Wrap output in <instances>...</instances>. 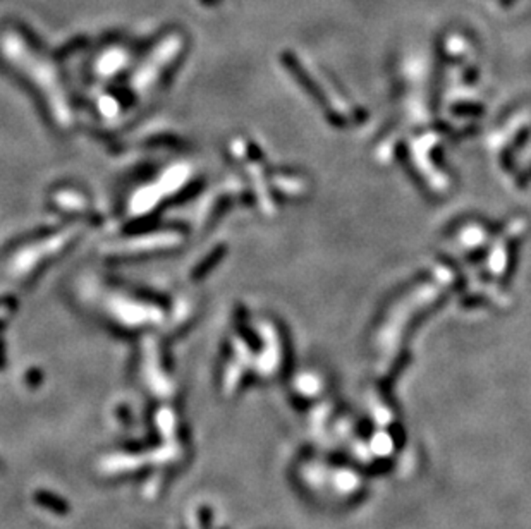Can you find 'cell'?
I'll return each instance as SVG.
<instances>
[{
	"label": "cell",
	"mask_w": 531,
	"mask_h": 529,
	"mask_svg": "<svg viewBox=\"0 0 531 529\" xmlns=\"http://www.w3.org/2000/svg\"><path fill=\"white\" fill-rule=\"evenodd\" d=\"M7 59L13 60L22 72L28 74V78L33 81L37 86L41 88L44 95L47 96L50 107L53 109V115L60 124H69L71 122V110H69L67 100L64 98V91L60 88L59 78L53 72V67H50L47 60L41 59L40 55L34 53L19 40L14 34L6 37L2 45Z\"/></svg>",
	"instance_id": "1"
}]
</instances>
